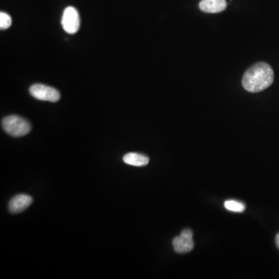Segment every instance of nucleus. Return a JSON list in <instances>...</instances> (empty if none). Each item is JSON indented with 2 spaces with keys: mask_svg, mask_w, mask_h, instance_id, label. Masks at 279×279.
Masks as SVG:
<instances>
[{
  "mask_svg": "<svg viewBox=\"0 0 279 279\" xmlns=\"http://www.w3.org/2000/svg\"><path fill=\"white\" fill-rule=\"evenodd\" d=\"M61 25L66 32L74 34L78 32L80 27V17L78 10L73 7H69L64 10Z\"/></svg>",
  "mask_w": 279,
  "mask_h": 279,
  "instance_id": "4",
  "label": "nucleus"
},
{
  "mask_svg": "<svg viewBox=\"0 0 279 279\" xmlns=\"http://www.w3.org/2000/svg\"><path fill=\"white\" fill-rule=\"evenodd\" d=\"M3 129L13 137H19L29 134L31 123L19 116L11 115L5 117L2 121Z\"/></svg>",
  "mask_w": 279,
  "mask_h": 279,
  "instance_id": "2",
  "label": "nucleus"
},
{
  "mask_svg": "<svg viewBox=\"0 0 279 279\" xmlns=\"http://www.w3.org/2000/svg\"><path fill=\"white\" fill-rule=\"evenodd\" d=\"M224 206L227 210L234 212H242L245 210V205L236 200H227L224 203Z\"/></svg>",
  "mask_w": 279,
  "mask_h": 279,
  "instance_id": "9",
  "label": "nucleus"
},
{
  "mask_svg": "<svg viewBox=\"0 0 279 279\" xmlns=\"http://www.w3.org/2000/svg\"><path fill=\"white\" fill-rule=\"evenodd\" d=\"M193 233L191 230L185 229L182 230L179 237L174 238L173 241V248L179 254H185L192 250L194 247Z\"/></svg>",
  "mask_w": 279,
  "mask_h": 279,
  "instance_id": "5",
  "label": "nucleus"
},
{
  "mask_svg": "<svg viewBox=\"0 0 279 279\" xmlns=\"http://www.w3.org/2000/svg\"><path fill=\"white\" fill-rule=\"evenodd\" d=\"M12 19L10 15L7 13L1 12L0 13V29L7 30L11 27Z\"/></svg>",
  "mask_w": 279,
  "mask_h": 279,
  "instance_id": "10",
  "label": "nucleus"
},
{
  "mask_svg": "<svg viewBox=\"0 0 279 279\" xmlns=\"http://www.w3.org/2000/svg\"><path fill=\"white\" fill-rule=\"evenodd\" d=\"M275 243L276 245H277V248L279 249V233H277V234L276 235Z\"/></svg>",
  "mask_w": 279,
  "mask_h": 279,
  "instance_id": "11",
  "label": "nucleus"
},
{
  "mask_svg": "<svg viewBox=\"0 0 279 279\" xmlns=\"http://www.w3.org/2000/svg\"><path fill=\"white\" fill-rule=\"evenodd\" d=\"M226 0H202L200 9L207 13H218L227 8Z\"/></svg>",
  "mask_w": 279,
  "mask_h": 279,
  "instance_id": "7",
  "label": "nucleus"
},
{
  "mask_svg": "<svg viewBox=\"0 0 279 279\" xmlns=\"http://www.w3.org/2000/svg\"><path fill=\"white\" fill-rule=\"evenodd\" d=\"M32 197L28 195L19 194L13 197L9 203V211L16 214L27 209L32 203Z\"/></svg>",
  "mask_w": 279,
  "mask_h": 279,
  "instance_id": "6",
  "label": "nucleus"
},
{
  "mask_svg": "<svg viewBox=\"0 0 279 279\" xmlns=\"http://www.w3.org/2000/svg\"><path fill=\"white\" fill-rule=\"evenodd\" d=\"M123 161L129 165L142 167L149 163V158L146 155L137 153H128L123 157Z\"/></svg>",
  "mask_w": 279,
  "mask_h": 279,
  "instance_id": "8",
  "label": "nucleus"
},
{
  "mask_svg": "<svg viewBox=\"0 0 279 279\" xmlns=\"http://www.w3.org/2000/svg\"><path fill=\"white\" fill-rule=\"evenodd\" d=\"M274 81V72L269 65L259 62L244 73L242 85L250 93H259L271 87Z\"/></svg>",
  "mask_w": 279,
  "mask_h": 279,
  "instance_id": "1",
  "label": "nucleus"
},
{
  "mask_svg": "<svg viewBox=\"0 0 279 279\" xmlns=\"http://www.w3.org/2000/svg\"><path fill=\"white\" fill-rule=\"evenodd\" d=\"M29 92L33 97L38 100L56 102L61 98L59 92L56 89L42 84H35L32 85L30 88Z\"/></svg>",
  "mask_w": 279,
  "mask_h": 279,
  "instance_id": "3",
  "label": "nucleus"
}]
</instances>
